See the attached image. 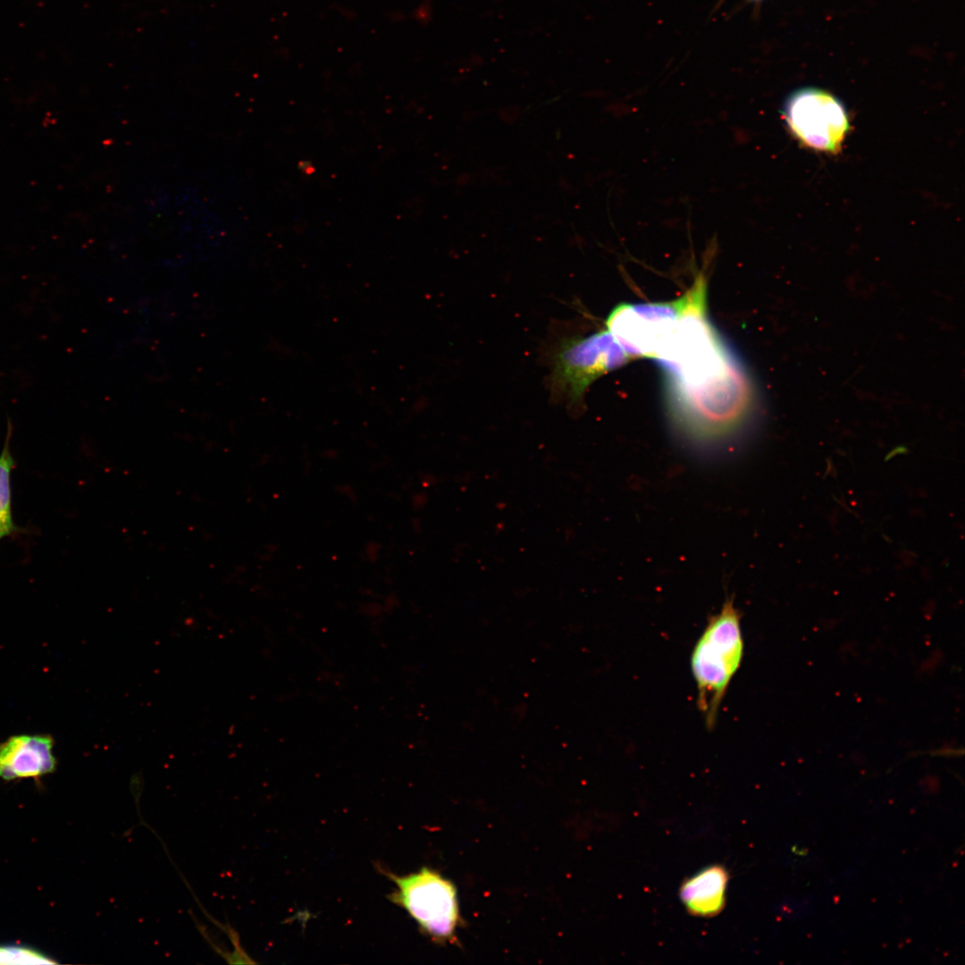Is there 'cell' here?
<instances>
[{"instance_id": "obj_3", "label": "cell", "mask_w": 965, "mask_h": 965, "mask_svg": "<svg viewBox=\"0 0 965 965\" xmlns=\"http://www.w3.org/2000/svg\"><path fill=\"white\" fill-rule=\"evenodd\" d=\"M386 874L396 885L390 901L403 908L424 934L438 944L457 942L462 919L452 881L426 867L406 876Z\"/></svg>"}, {"instance_id": "obj_8", "label": "cell", "mask_w": 965, "mask_h": 965, "mask_svg": "<svg viewBox=\"0 0 965 965\" xmlns=\"http://www.w3.org/2000/svg\"><path fill=\"white\" fill-rule=\"evenodd\" d=\"M728 873L721 865H712L684 882L680 899L694 916L711 917L724 908Z\"/></svg>"}, {"instance_id": "obj_10", "label": "cell", "mask_w": 965, "mask_h": 965, "mask_svg": "<svg viewBox=\"0 0 965 965\" xmlns=\"http://www.w3.org/2000/svg\"><path fill=\"white\" fill-rule=\"evenodd\" d=\"M52 964L44 954L23 946H0V964Z\"/></svg>"}, {"instance_id": "obj_5", "label": "cell", "mask_w": 965, "mask_h": 965, "mask_svg": "<svg viewBox=\"0 0 965 965\" xmlns=\"http://www.w3.org/2000/svg\"><path fill=\"white\" fill-rule=\"evenodd\" d=\"M683 306L684 297L670 302L623 303L608 315L607 330L630 358L656 359L668 342Z\"/></svg>"}, {"instance_id": "obj_7", "label": "cell", "mask_w": 965, "mask_h": 965, "mask_svg": "<svg viewBox=\"0 0 965 965\" xmlns=\"http://www.w3.org/2000/svg\"><path fill=\"white\" fill-rule=\"evenodd\" d=\"M54 743L46 734L9 737L0 744V778H35L55 771Z\"/></svg>"}, {"instance_id": "obj_2", "label": "cell", "mask_w": 965, "mask_h": 965, "mask_svg": "<svg viewBox=\"0 0 965 965\" xmlns=\"http://www.w3.org/2000/svg\"><path fill=\"white\" fill-rule=\"evenodd\" d=\"M740 613L732 600L711 617L691 656L697 704L707 727L715 726L720 704L743 657Z\"/></svg>"}, {"instance_id": "obj_1", "label": "cell", "mask_w": 965, "mask_h": 965, "mask_svg": "<svg viewBox=\"0 0 965 965\" xmlns=\"http://www.w3.org/2000/svg\"><path fill=\"white\" fill-rule=\"evenodd\" d=\"M683 297L676 326L656 358L668 374V388L674 390L703 386L738 364L709 321L705 277L700 274Z\"/></svg>"}, {"instance_id": "obj_4", "label": "cell", "mask_w": 965, "mask_h": 965, "mask_svg": "<svg viewBox=\"0 0 965 965\" xmlns=\"http://www.w3.org/2000/svg\"><path fill=\"white\" fill-rule=\"evenodd\" d=\"M629 359L607 329L585 337L566 339L554 358L552 389L558 397L577 402L596 379Z\"/></svg>"}, {"instance_id": "obj_9", "label": "cell", "mask_w": 965, "mask_h": 965, "mask_svg": "<svg viewBox=\"0 0 965 965\" xmlns=\"http://www.w3.org/2000/svg\"><path fill=\"white\" fill-rule=\"evenodd\" d=\"M11 435L12 426L9 423L4 447L0 454V541L4 538L24 532L22 528L15 524L12 511L11 474L15 466V460L10 449Z\"/></svg>"}, {"instance_id": "obj_6", "label": "cell", "mask_w": 965, "mask_h": 965, "mask_svg": "<svg viewBox=\"0 0 965 965\" xmlns=\"http://www.w3.org/2000/svg\"><path fill=\"white\" fill-rule=\"evenodd\" d=\"M785 116L794 136L817 150L836 151L849 130L841 102L817 88L793 93L785 104Z\"/></svg>"}]
</instances>
